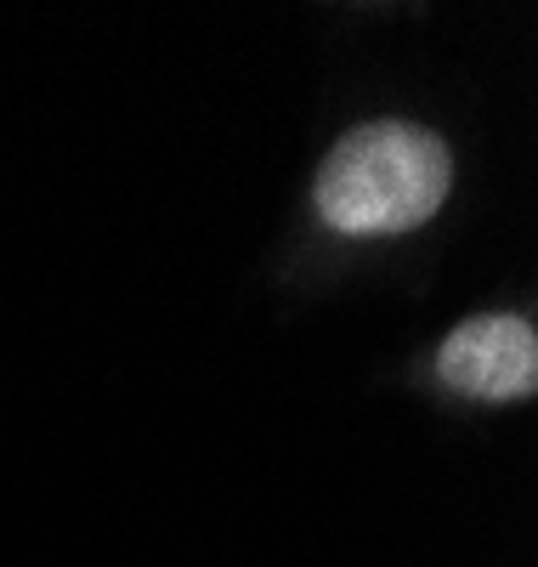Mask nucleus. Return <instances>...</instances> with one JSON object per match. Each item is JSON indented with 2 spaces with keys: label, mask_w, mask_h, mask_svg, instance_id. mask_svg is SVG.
I'll list each match as a JSON object with an SVG mask.
<instances>
[{
  "label": "nucleus",
  "mask_w": 538,
  "mask_h": 567,
  "mask_svg": "<svg viewBox=\"0 0 538 567\" xmlns=\"http://www.w3.org/2000/svg\"><path fill=\"white\" fill-rule=\"evenodd\" d=\"M436 374H443L448 392L482 398V403L532 398V386H538V336L516 312L465 318L443 341V352H436Z\"/></svg>",
  "instance_id": "obj_2"
},
{
  "label": "nucleus",
  "mask_w": 538,
  "mask_h": 567,
  "mask_svg": "<svg viewBox=\"0 0 538 567\" xmlns=\"http://www.w3.org/2000/svg\"><path fill=\"white\" fill-rule=\"evenodd\" d=\"M454 187L448 142L414 120H369L329 148L312 205L334 233H414L443 210Z\"/></svg>",
  "instance_id": "obj_1"
}]
</instances>
